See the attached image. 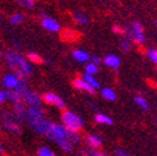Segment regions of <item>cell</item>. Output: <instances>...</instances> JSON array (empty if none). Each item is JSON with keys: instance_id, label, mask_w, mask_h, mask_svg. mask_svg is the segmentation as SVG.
Here are the masks:
<instances>
[{"instance_id": "cell-37", "label": "cell", "mask_w": 157, "mask_h": 156, "mask_svg": "<svg viewBox=\"0 0 157 156\" xmlns=\"http://www.w3.org/2000/svg\"><path fill=\"white\" fill-rule=\"evenodd\" d=\"M3 56H4V54H3V50H2V48H0V60L3 59Z\"/></svg>"}, {"instance_id": "cell-7", "label": "cell", "mask_w": 157, "mask_h": 156, "mask_svg": "<svg viewBox=\"0 0 157 156\" xmlns=\"http://www.w3.org/2000/svg\"><path fill=\"white\" fill-rule=\"evenodd\" d=\"M43 101L45 104H48V105H52V106H55L57 109H60V110H65L66 109L65 100L63 99L61 96H59V95H56L54 92H46V94H44Z\"/></svg>"}, {"instance_id": "cell-15", "label": "cell", "mask_w": 157, "mask_h": 156, "mask_svg": "<svg viewBox=\"0 0 157 156\" xmlns=\"http://www.w3.org/2000/svg\"><path fill=\"white\" fill-rule=\"evenodd\" d=\"M72 56H74V59H75L77 63H81V64L89 63V61H90V57H91L86 51H84V50H81V49H75V50L72 51Z\"/></svg>"}, {"instance_id": "cell-27", "label": "cell", "mask_w": 157, "mask_h": 156, "mask_svg": "<svg viewBox=\"0 0 157 156\" xmlns=\"http://www.w3.org/2000/svg\"><path fill=\"white\" fill-rule=\"evenodd\" d=\"M15 2L24 9H33L35 6V0H15Z\"/></svg>"}, {"instance_id": "cell-31", "label": "cell", "mask_w": 157, "mask_h": 156, "mask_svg": "<svg viewBox=\"0 0 157 156\" xmlns=\"http://www.w3.org/2000/svg\"><path fill=\"white\" fill-rule=\"evenodd\" d=\"M82 154H84V155H89V156H102V155H104L101 151H99V149H92V147L87 149V150L84 151Z\"/></svg>"}, {"instance_id": "cell-23", "label": "cell", "mask_w": 157, "mask_h": 156, "mask_svg": "<svg viewBox=\"0 0 157 156\" xmlns=\"http://www.w3.org/2000/svg\"><path fill=\"white\" fill-rule=\"evenodd\" d=\"M15 91H17L19 94H21V95H24L28 90H29V85H28V79H20V83H19V85L14 89Z\"/></svg>"}, {"instance_id": "cell-20", "label": "cell", "mask_w": 157, "mask_h": 156, "mask_svg": "<svg viewBox=\"0 0 157 156\" xmlns=\"http://www.w3.org/2000/svg\"><path fill=\"white\" fill-rule=\"evenodd\" d=\"M95 121L97 124H101V125H112L113 124V120L110 118V116H107L105 114H96Z\"/></svg>"}, {"instance_id": "cell-16", "label": "cell", "mask_w": 157, "mask_h": 156, "mask_svg": "<svg viewBox=\"0 0 157 156\" xmlns=\"http://www.w3.org/2000/svg\"><path fill=\"white\" fill-rule=\"evenodd\" d=\"M104 64L106 66L111 68V69H115V71H116V69L119 68L120 64H121V60H120V57L117 56V55L111 54V55H107L105 59H104Z\"/></svg>"}, {"instance_id": "cell-3", "label": "cell", "mask_w": 157, "mask_h": 156, "mask_svg": "<svg viewBox=\"0 0 157 156\" xmlns=\"http://www.w3.org/2000/svg\"><path fill=\"white\" fill-rule=\"evenodd\" d=\"M0 118H2V124L5 130H8L14 135L21 134V125H20L21 121H19L14 111H2Z\"/></svg>"}, {"instance_id": "cell-34", "label": "cell", "mask_w": 157, "mask_h": 156, "mask_svg": "<svg viewBox=\"0 0 157 156\" xmlns=\"http://www.w3.org/2000/svg\"><path fill=\"white\" fill-rule=\"evenodd\" d=\"M112 30H113L115 34H124V33H125L124 29H122L121 26H119V25H113V26H112Z\"/></svg>"}, {"instance_id": "cell-2", "label": "cell", "mask_w": 157, "mask_h": 156, "mask_svg": "<svg viewBox=\"0 0 157 156\" xmlns=\"http://www.w3.org/2000/svg\"><path fill=\"white\" fill-rule=\"evenodd\" d=\"M46 138L54 141L64 152H72L74 144L70 140V131L63 124H55L52 123Z\"/></svg>"}, {"instance_id": "cell-24", "label": "cell", "mask_w": 157, "mask_h": 156, "mask_svg": "<svg viewBox=\"0 0 157 156\" xmlns=\"http://www.w3.org/2000/svg\"><path fill=\"white\" fill-rule=\"evenodd\" d=\"M135 103H136L137 106H140L144 111H148L150 110V105H148L147 100L145 99V97H142V96H136L135 97Z\"/></svg>"}, {"instance_id": "cell-22", "label": "cell", "mask_w": 157, "mask_h": 156, "mask_svg": "<svg viewBox=\"0 0 157 156\" xmlns=\"http://www.w3.org/2000/svg\"><path fill=\"white\" fill-rule=\"evenodd\" d=\"M24 20H25V15L23 13H15L10 16V24L11 25H19V24L24 23Z\"/></svg>"}, {"instance_id": "cell-12", "label": "cell", "mask_w": 157, "mask_h": 156, "mask_svg": "<svg viewBox=\"0 0 157 156\" xmlns=\"http://www.w3.org/2000/svg\"><path fill=\"white\" fill-rule=\"evenodd\" d=\"M26 104L24 101H19L13 104V111L15 114V116L19 119V121H26Z\"/></svg>"}, {"instance_id": "cell-17", "label": "cell", "mask_w": 157, "mask_h": 156, "mask_svg": "<svg viewBox=\"0 0 157 156\" xmlns=\"http://www.w3.org/2000/svg\"><path fill=\"white\" fill-rule=\"evenodd\" d=\"M74 20H75L78 25H81V26H87L89 23H90L87 15H85V14L81 13V11H76V13H74Z\"/></svg>"}, {"instance_id": "cell-39", "label": "cell", "mask_w": 157, "mask_h": 156, "mask_svg": "<svg viewBox=\"0 0 157 156\" xmlns=\"http://www.w3.org/2000/svg\"><path fill=\"white\" fill-rule=\"evenodd\" d=\"M156 124H157V119H156Z\"/></svg>"}, {"instance_id": "cell-32", "label": "cell", "mask_w": 157, "mask_h": 156, "mask_svg": "<svg viewBox=\"0 0 157 156\" xmlns=\"http://www.w3.org/2000/svg\"><path fill=\"white\" fill-rule=\"evenodd\" d=\"M5 101H8V92L6 90H0V105H3Z\"/></svg>"}, {"instance_id": "cell-18", "label": "cell", "mask_w": 157, "mask_h": 156, "mask_svg": "<svg viewBox=\"0 0 157 156\" xmlns=\"http://www.w3.org/2000/svg\"><path fill=\"white\" fill-rule=\"evenodd\" d=\"M101 96L107 101H116L117 100V95H116L115 90L111 88H104L101 90Z\"/></svg>"}, {"instance_id": "cell-40", "label": "cell", "mask_w": 157, "mask_h": 156, "mask_svg": "<svg viewBox=\"0 0 157 156\" xmlns=\"http://www.w3.org/2000/svg\"><path fill=\"white\" fill-rule=\"evenodd\" d=\"M156 25H157V23H156Z\"/></svg>"}, {"instance_id": "cell-33", "label": "cell", "mask_w": 157, "mask_h": 156, "mask_svg": "<svg viewBox=\"0 0 157 156\" xmlns=\"http://www.w3.org/2000/svg\"><path fill=\"white\" fill-rule=\"evenodd\" d=\"M115 155H119V156H127L128 152L125 151L124 149H115Z\"/></svg>"}, {"instance_id": "cell-21", "label": "cell", "mask_w": 157, "mask_h": 156, "mask_svg": "<svg viewBox=\"0 0 157 156\" xmlns=\"http://www.w3.org/2000/svg\"><path fill=\"white\" fill-rule=\"evenodd\" d=\"M82 77L84 79L95 89V90H97V89H100L101 88V85H100V83L96 80V77H95V75H91V74H87V72H85L84 75H82Z\"/></svg>"}, {"instance_id": "cell-29", "label": "cell", "mask_w": 157, "mask_h": 156, "mask_svg": "<svg viewBox=\"0 0 157 156\" xmlns=\"http://www.w3.org/2000/svg\"><path fill=\"white\" fill-rule=\"evenodd\" d=\"M146 54H147V57H148V59H150L155 65H157V49L151 48V49L147 50Z\"/></svg>"}, {"instance_id": "cell-13", "label": "cell", "mask_w": 157, "mask_h": 156, "mask_svg": "<svg viewBox=\"0 0 157 156\" xmlns=\"http://www.w3.org/2000/svg\"><path fill=\"white\" fill-rule=\"evenodd\" d=\"M74 86L77 90H81V91H85V92H89V94H95V89L84 79V77H80V79H75L74 80Z\"/></svg>"}, {"instance_id": "cell-9", "label": "cell", "mask_w": 157, "mask_h": 156, "mask_svg": "<svg viewBox=\"0 0 157 156\" xmlns=\"http://www.w3.org/2000/svg\"><path fill=\"white\" fill-rule=\"evenodd\" d=\"M23 100L26 104V106H41L43 97L35 91H31L30 89L23 95Z\"/></svg>"}, {"instance_id": "cell-5", "label": "cell", "mask_w": 157, "mask_h": 156, "mask_svg": "<svg viewBox=\"0 0 157 156\" xmlns=\"http://www.w3.org/2000/svg\"><path fill=\"white\" fill-rule=\"evenodd\" d=\"M126 35L130 40L135 41L136 44H144L145 43V30L144 26L140 23H132L127 29H126Z\"/></svg>"}, {"instance_id": "cell-28", "label": "cell", "mask_w": 157, "mask_h": 156, "mask_svg": "<svg viewBox=\"0 0 157 156\" xmlns=\"http://www.w3.org/2000/svg\"><path fill=\"white\" fill-rule=\"evenodd\" d=\"M37 155H39V156H54L55 152H54L50 147L43 146V147H40V149L37 150Z\"/></svg>"}, {"instance_id": "cell-4", "label": "cell", "mask_w": 157, "mask_h": 156, "mask_svg": "<svg viewBox=\"0 0 157 156\" xmlns=\"http://www.w3.org/2000/svg\"><path fill=\"white\" fill-rule=\"evenodd\" d=\"M61 120H63V125L69 131H80L84 127L82 118L80 115H77L70 110H64V112L61 115Z\"/></svg>"}, {"instance_id": "cell-25", "label": "cell", "mask_w": 157, "mask_h": 156, "mask_svg": "<svg viewBox=\"0 0 157 156\" xmlns=\"http://www.w3.org/2000/svg\"><path fill=\"white\" fill-rule=\"evenodd\" d=\"M28 60L31 63V64H41L43 63V57L39 55L37 53H34V51H31V53H28Z\"/></svg>"}, {"instance_id": "cell-35", "label": "cell", "mask_w": 157, "mask_h": 156, "mask_svg": "<svg viewBox=\"0 0 157 156\" xmlns=\"http://www.w3.org/2000/svg\"><path fill=\"white\" fill-rule=\"evenodd\" d=\"M90 61H92V63H95V64H97V65H100V64L102 63V60L100 59V57H99V56H95V55L90 57Z\"/></svg>"}, {"instance_id": "cell-8", "label": "cell", "mask_w": 157, "mask_h": 156, "mask_svg": "<svg viewBox=\"0 0 157 156\" xmlns=\"http://www.w3.org/2000/svg\"><path fill=\"white\" fill-rule=\"evenodd\" d=\"M20 79L21 77L19 76L17 74H15L14 71H10V72H6L3 76L2 84L6 90H14L19 85V83H20Z\"/></svg>"}, {"instance_id": "cell-14", "label": "cell", "mask_w": 157, "mask_h": 156, "mask_svg": "<svg viewBox=\"0 0 157 156\" xmlns=\"http://www.w3.org/2000/svg\"><path fill=\"white\" fill-rule=\"evenodd\" d=\"M85 141L89 145V147H92V149H100L102 146V139H101V136L100 135H96V134L87 135Z\"/></svg>"}, {"instance_id": "cell-1", "label": "cell", "mask_w": 157, "mask_h": 156, "mask_svg": "<svg viewBox=\"0 0 157 156\" xmlns=\"http://www.w3.org/2000/svg\"><path fill=\"white\" fill-rule=\"evenodd\" d=\"M5 61L11 71L17 74L23 79H28L33 74V65L28 57L15 50H8L5 53Z\"/></svg>"}, {"instance_id": "cell-30", "label": "cell", "mask_w": 157, "mask_h": 156, "mask_svg": "<svg viewBox=\"0 0 157 156\" xmlns=\"http://www.w3.org/2000/svg\"><path fill=\"white\" fill-rule=\"evenodd\" d=\"M120 46H121V49H122V51H130L131 50V40L128 37H125V39H122V40L120 41Z\"/></svg>"}, {"instance_id": "cell-19", "label": "cell", "mask_w": 157, "mask_h": 156, "mask_svg": "<svg viewBox=\"0 0 157 156\" xmlns=\"http://www.w3.org/2000/svg\"><path fill=\"white\" fill-rule=\"evenodd\" d=\"M6 92H8V101H10L11 104H15V103H19V101H24L23 100V95L19 94L17 91L6 90Z\"/></svg>"}, {"instance_id": "cell-10", "label": "cell", "mask_w": 157, "mask_h": 156, "mask_svg": "<svg viewBox=\"0 0 157 156\" xmlns=\"http://www.w3.org/2000/svg\"><path fill=\"white\" fill-rule=\"evenodd\" d=\"M45 118V110L41 106H28L26 107V121L31 123Z\"/></svg>"}, {"instance_id": "cell-38", "label": "cell", "mask_w": 157, "mask_h": 156, "mask_svg": "<svg viewBox=\"0 0 157 156\" xmlns=\"http://www.w3.org/2000/svg\"><path fill=\"white\" fill-rule=\"evenodd\" d=\"M2 131H3V126L0 125V134H2Z\"/></svg>"}, {"instance_id": "cell-36", "label": "cell", "mask_w": 157, "mask_h": 156, "mask_svg": "<svg viewBox=\"0 0 157 156\" xmlns=\"http://www.w3.org/2000/svg\"><path fill=\"white\" fill-rule=\"evenodd\" d=\"M5 152V149H4V145H3V142L0 141V155H3Z\"/></svg>"}, {"instance_id": "cell-26", "label": "cell", "mask_w": 157, "mask_h": 156, "mask_svg": "<svg viewBox=\"0 0 157 156\" xmlns=\"http://www.w3.org/2000/svg\"><path fill=\"white\" fill-rule=\"evenodd\" d=\"M85 72L87 74H91V75H96L99 72V65L92 63V61H89L86 63V66H85Z\"/></svg>"}, {"instance_id": "cell-6", "label": "cell", "mask_w": 157, "mask_h": 156, "mask_svg": "<svg viewBox=\"0 0 157 156\" xmlns=\"http://www.w3.org/2000/svg\"><path fill=\"white\" fill-rule=\"evenodd\" d=\"M30 127L39 135H41V136H46L52 123L50 120H48L46 118H43V119H39V120H35V121H31L29 123Z\"/></svg>"}, {"instance_id": "cell-11", "label": "cell", "mask_w": 157, "mask_h": 156, "mask_svg": "<svg viewBox=\"0 0 157 156\" xmlns=\"http://www.w3.org/2000/svg\"><path fill=\"white\" fill-rule=\"evenodd\" d=\"M41 26L50 33H59L61 30V26L59 24V21L50 16H44L41 19Z\"/></svg>"}]
</instances>
